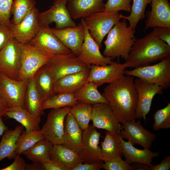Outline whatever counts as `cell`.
Returning <instances> with one entry per match:
<instances>
[{
    "instance_id": "obj_1",
    "label": "cell",
    "mask_w": 170,
    "mask_h": 170,
    "mask_svg": "<svg viewBox=\"0 0 170 170\" xmlns=\"http://www.w3.org/2000/svg\"><path fill=\"white\" fill-rule=\"evenodd\" d=\"M133 76L124 75L109 84L102 94L122 124L135 120L138 95Z\"/></svg>"
},
{
    "instance_id": "obj_2",
    "label": "cell",
    "mask_w": 170,
    "mask_h": 170,
    "mask_svg": "<svg viewBox=\"0 0 170 170\" xmlns=\"http://www.w3.org/2000/svg\"><path fill=\"white\" fill-rule=\"evenodd\" d=\"M170 57V46L158 37L155 29L137 39L125 63L127 67L134 68L150 65Z\"/></svg>"
},
{
    "instance_id": "obj_3",
    "label": "cell",
    "mask_w": 170,
    "mask_h": 170,
    "mask_svg": "<svg viewBox=\"0 0 170 170\" xmlns=\"http://www.w3.org/2000/svg\"><path fill=\"white\" fill-rule=\"evenodd\" d=\"M126 20L119 21L110 31L104 42L103 55L112 59L120 57L126 60L130 49L136 40L135 30L127 26Z\"/></svg>"
},
{
    "instance_id": "obj_4",
    "label": "cell",
    "mask_w": 170,
    "mask_h": 170,
    "mask_svg": "<svg viewBox=\"0 0 170 170\" xmlns=\"http://www.w3.org/2000/svg\"><path fill=\"white\" fill-rule=\"evenodd\" d=\"M125 74L167 89L170 86V57L153 65L125 70Z\"/></svg>"
},
{
    "instance_id": "obj_5",
    "label": "cell",
    "mask_w": 170,
    "mask_h": 170,
    "mask_svg": "<svg viewBox=\"0 0 170 170\" xmlns=\"http://www.w3.org/2000/svg\"><path fill=\"white\" fill-rule=\"evenodd\" d=\"M124 16L118 12L104 11L96 13L84 18L89 33L100 48L105 37Z\"/></svg>"
},
{
    "instance_id": "obj_6",
    "label": "cell",
    "mask_w": 170,
    "mask_h": 170,
    "mask_svg": "<svg viewBox=\"0 0 170 170\" xmlns=\"http://www.w3.org/2000/svg\"><path fill=\"white\" fill-rule=\"evenodd\" d=\"M45 65L55 82L65 76L82 71L90 67L72 52L52 56Z\"/></svg>"
},
{
    "instance_id": "obj_7",
    "label": "cell",
    "mask_w": 170,
    "mask_h": 170,
    "mask_svg": "<svg viewBox=\"0 0 170 170\" xmlns=\"http://www.w3.org/2000/svg\"><path fill=\"white\" fill-rule=\"evenodd\" d=\"M20 44L21 52V67L17 80L23 81L33 77L52 56L46 54L28 44Z\"/></svg>"
},
{
    "instance_id": "obj_8",
    "label": "cell",
    "mask_w": 170,
    "mask_h": 170,
    "mask_svg": "<svg viewBox=\"0 0 170 170\" xmlns=\"http://www.w3.org/2000/svg\"><path fill=\"white\" fill-rule=\"evenodd\" d=\"M20 43L14 37L0 50V72L17 80L21 67Z\"/></svg>"
},
{
    "instance_id": "obj_9",
    "label": "cell",
    "mask_w": 170,
    "mask_h": 170,
    "mask_svg": "<svg viewBox=\"0 0 170 170\" xmlns=\"http://www.w3.org/2000/svg\"><path fill=\"white\" fill-rule=\"evenodd\" d=\"M68 0H54L53 5L49 9L38 15L40 26H49L54 22V29H60L74 27L76 25L73 20L67 8Z\"/></svg>"
},
{
    "instance_id": "obj_10",
    "label": "cell",
    "mask_w": 170,
    "mask_h": 170,
    "mask_svg": "<svg viewBox=\"0 0 170 170\" xmlns=\"http://www.w3.org/2000/svg\"><path fill=\"white\" fill-rule=\"evenodd\" d=\"M71 108V107L67 106L52 109L48 115L41 131L45 139L53 145L63 143L64 120Z\"/></svg>"
},
{
    "instance_id": "obj_11",
    "label": "cell",
    "mask_w": 170,
    "mask_h": 170,
    "mask_svg": "<svg viewBox=\"0 0 170 170\" xmlns=\"http://www.w3.org/2000/svg\"><path fill=\"white\" fill-rule=\"evenodd\" d=\"M28 44L50 56L72 53L54 33L49 26H40L36 36Z\"/></svg>"
},
{
    "instance_id": "obj_12",
    "label": "cell",
    "mask_w": 170,
    "mask_h": 170,
    "mask_svg": "<svg viewBox=\"0 0 170 170\" xmlns=\"http://www.w3.org/2000/svg\"><path fill=\"white\" fill-rule=\"evenodd\" d=\"M134 81L138 95L135 118L146 121V115L150 111L153 99L156 94H162L164 89L160 86L138 78Z\"/></svg>"
},
{
    "instance_id": "obj_13",
    "label": "cell",
    "mask_w": 170,
    "mask_h": 170,
    "mask_svg": "<svg viewBox=\"0 0 170 170\" xmlns=\"http://www.w3.org/2000/svg\"><path fill=\"white\" fill-rule=\"evenodd\" d=\"M39 12L35 7L19 23L9 25L14 37L20 43L28 44L36 36L40 26L38 20Z\"/></svg>"
},
{
    "instance_id": "obj_14",
    "label": "cell",
    "mask_w": 170,
    "mask_h": 170,
    "mask_svg": "<svg viewBox=\"0 0 170 170\" xmlns=\"http://www.w3.org/2000/svg\"><path fill=\"white\" fill-rule=\"evenodd\" d=\"M101 133L92 125L83 130L81 150L79 153L82 163H92L102 161L101 150L99 146Z\"/></svg>"
},
{
    "instance_id": "obj_15",
    "label": "cell",
    "mask_w": 170,
    "mask_h": 170,
    "mask_svg": "<svg viewBox=\"0 0 170 170\" xmlns=\"http://www.w3.org/2000/svg\"><path fill=\"white\" fill-rule=\"evenodd\" d=\"M28 80L13 79L0 72V89L10 108L18 106L23 108Z\"/></svg>"
},
{
    "instance_id": "obj_16",
    "label": "cell",
    "mask_w": 170,
    "mask_h": 170,
    "mask_svg": "<svg viewBox=\"0 0 170 170\" xmlns=\"http://www.w3.org/2000/svg\"><path fill=\"white\" fill-rule=\"evenodd\" d=\"M81 22L85 31V38L78 57L88 66L94 65H104L110 64L114 61L111 58L104 56L100 52L99 47L90 35L84 18Z\"/></svg>"
},
{
    "instance_id": "obj_17",
    "label": "cell",
    "mask_w": 170,
    "mask_h": 170,
    "mask_svg": "<svg viewBox=\"0 0 170 170\" xmlns=\"http://www.w3.org/2000/svg\"><path fill=\"white\" fill-rule=\"evenodd\" d=\"M92 105L91 120L94 127L111 133H119L123 129L108 104Z\"/></svg>"
},
{
    "instance_id": "obj_18",
    "label": "cell",
    "mask_w": 170,
    "mask_h": 170,
    "mask_svg": "<svg viewBox=\"0 0 170 170\" xmlns=\"http://www.w3.org/2000/svg\"><path fill=\"white\" fill-rule=\"evenodd\" d=\"M126 68L125 63L114 62L104 65H91L87 82H92L98 87L105 83L110 84L123 76Z\"/></svg>"
},
{
    "instance_id": "obj_19",
    "label": "cell",
    "mask_w": 170,
    "mask_h": 170,
    "mask_svg": "<svg viewBox=\"0 0 170 170\" xmlns=\"http://www.w3.org/2000/svg\"><path fill=\"white\" fill-rule=\"evenodd\" d=\"M123 125V129L119 133L120 137L129 140L133 144H136L144 148L149 149L156 139V134L145 128L140 121H127Z\"/></svg>"
},
{
    "instance_id": "obj_20",
    "label": "cell",
    "mask_w": 170,
    "mask_h": 170,
    "mask_svg": "<svg viewBox=\"0 0 170 170\" xmlns=\"http://www.w3.org/2000/svg\"><path fill=\"white\" fill-rule=\"evenodd\" d=\"M151 10L146 13L144 30L149 28H170V3L169 0H151Z\"/></svg>"
},
{
    "instance_id": "obj_21",
    "label": "cell",
    "mask_w": 170,
    "mask_h": 170,
    "mask_svg": "<svg viewBox=\"0 0 170 170\" xmlns=\"http://www.w3.org/2000/svg\"><path fill=\"white\" fill-rule=\"evenodd\" d=\"M51 29L65 46L72 53L79 55L85 38L84 29L81 22L74 27Z\"/></svg>"
},
{
    "instance_id": "obj_22",
    "label": "cell",
    "mask_w": 170,
    "mask_h": 170,
    "mask_svg": "<svg viewBox=\"0 0 170 170\" xmlns=\"http://www.w3.org/2000/svg\"><path fill=\"white\" fill-rule=\"evenodd\" d=\"M104 0H68L67 8L72 19L85 18L104 11Z\"/></svg>"
},
{
    "instance_id": "obj_23",
    "label": "cell",
    "mask_w": 170,
    "mask_h": 170,
    "mask_svg": "<svg viewBox=\"0 0 170 170\" xmlns=\"http://www.w3.org/2000/svg\"><path fill=\"white\" fill-rule=\"evenodd\" d=\"M83 131L73 116L69 112L64 120L62 144L79 153L81 147Z\"/></svg>"
},
{
    "instance_id": "obj_24",
    "label": "cell",
    "mask_w": 170,
    "mask_h": 170,
    "mask_svg": "<svg viewBox=\"0 0 170 170\" xmlns=\"http://www.w3.org/2000/svg\"><path fill=\"white\" fill-rule=\"evenodd\" d=\"M120 139L123 155L125 161L130 164L137 162L150 166L152 165L153 158L159 155V152H152L149 149L144 148L142 150L137 149L133 146L130 141L126 142L120 136Z\"/></svg>"
},
{
    "instance_id": "obj_25",
    "label": "cell",
    "mask_w": 170,
    "mask_h": 170,
    "mask_svg": "<svg viewBox=\"0 0 170 170\" xmlns=\"http://www.w3.org/2000/svg\"><path fill=\"white\" fill-rule=\"evenodd\" d=\"M90 68L82 71L66 75L58 79L54 83L55 93L74 94L76 92L87 82Z\"/></svg>"
},
{
    "instance_id": "obj_26",
    "label": "cell",
    "mask_w": 170,
    "mask_h": 170,
    "mask_svg": "<svg viewBox=\"0 0 170 170\" xmlns=\"http://www.w3.org/2000/svg\"><path fill=\"white\" fill-rule=\"evenodd\" d=\"M51 160L57 162L65 170H71L82 162L79 153L62 144L53 145Z\"/></svg>"
},
{
    "instance_id": "obj_27",
    "label": "cell",
    "mask_w": 170,
    "mask_h": 170,
    "mask_svg": "<svg viewBox=\"0 0 170 170\" xmlns=\"http://www.w3.org/2000/svg\"><path fill=\"white\" fill-rule=\"evenodd\" d=\"M43 102L36 88L33 77L29 78L25 94L23 108L32 115L41 117L44 113L42 108Z\"/></svg>"
},
{
    "instance_id": "obj_28",
    "label": "cell",
    "mask_w": 170,
    "mask_h": 170,
    "mask_svg": "<svg viewBox=\"0 0 170 170\" xmlns=\"http://www.w3.org/2000/svg\"><path fill=\"white\" fill-rule=\"evenodd\" d=\"M106 135L101 143V160L104 162L122 158L123 153L121 146L119 133L105 132Z\"/></svg>"
},
{
    "instance_id": "obj_29",
    "label": "cell",
    "mask_w": 170,
    "mask_h": 170,
    "mask_svg": "<svg viewBox=\"0 0 170 170\" xmlns=\"http://www.w3.org/2000/svg\"><path fill=\"white\" fill-rule=\"evenodd\" d=\"M33 77L36 88L43 102L55 94L54 80L45 64L39 69Z\"/></svg>"
},
{
    "instance_id": "obj_30",
    "label": "cell",
    "mask_w": 170,
    "mask_h": 170,
    "mask_svg": "<svg viewBox=\"0 0 170 170\" xmlns=\"http://www.w3.org/2000/svg\"><path fill=\"white\" fill-rule=\"evenodd\" d=\"M24 129L22 125H18L13 130L8 129L4 132L0 142V161L6 157L14 159L16 143Z\"/></svg>"
},
{
    "instance_id": "obj_31",
    "label": "cell",
    "mask_w": 170,
    "mask_h": 170,
    "mask_svg": "<svg viewBox=\"0 0 170 170\" xmlns=\"http://www.w3.org/2000/svg\"><path fill=\"white\" fill-rule=\"evenodd\" d=\"M8 117L15 119L20 123L27 131L40 130L41 117L30 114L20 106L10 108L6 114Z\"/></svg>"
},
{
    "instance_id": "obj_32",
    "label": "cell",
    "mask_w": 170,
    "mask_h": 170,
    "mask_svg": "<svg viewBox=\"0 0 170 170\" xmlns=\"http://www.w3.org/2000/svg\"><path fill=\"white\" fill-rule=\"evenodd\" d=\"M53 146L51 142L45 139L38 141L21 154L33 162L43 163L51 160Z\"/></svg>"
},
{
    "instance_id": "obj_33",
    "label": "cell",
    "mask_w": 170,
    "mask_h": 170,
    "mask_svg": "<svg viewBox=\"0 0 170 170\" xmlns=\"http://www.w3.org/2000/svg\"><path fill=\"white\" fill-rule=\"evenodd\" d=\"M98 87L92 82H87L74 93L77 101L92 105L98 103L108 104V102L99 91Z\"/></svg>"
},
{
    "instance_id": "obj_34",
    "label": "cell",
    "mask_w": 170,
    "mask_h": 170,
    "mask_svg": "<svg viewBox=\"0 0 170 170\" xmlns=\"http://www.w3.org/2000/svg\"><path fill=\"white\" fill-rule=\"evenodd\" d=\"M79 101L74 97V93H57L51 96L43 102V110L51 109H58L65 107H72Z\"/></svg>"
},
{
    "instance_id": "obj_35",
    "label": "cell",
    "mask_w": 170,
    "mask_h": 170,
    "mask_svg": "<svg viewBox=\"0 0 170 170\" xmlns=\"http://www.w3.org/2000/svg\"><path fill=\"white\" fill-rule=\"evenodd\" d=\"M45 139L41 129L37 131H25L19 135L16 143L15 156L21 155L38 141Z\"/></svg>"
},
{
    "instance_id": "obj_36",
    "label": "cell",
    "mask_w": 170,
    "mask_h": 170,
    "mask_svg": "<svg viewBox=\"0 0 170 170\" xmlns=\"http://www.w3.org/2000/svg\"><path fill=\"white\" fill-rule=\"evenodd\" d=\"M92 106V105L79 102L71 107L70 112L83 130L88 128L91 120Z\"/></svg>"
},
{
    "instance_id": "obj_37",
    "label": "cell",
    "mask_w": 170,
    "mask_h": 170,
    "mask_svg": "<svg viewBox=\"0 0 170 170\" xmlns=\"http://www.w3.org/2000/svg\"><path fill=\"white\" fill-rule=\"evenodd\" d=\"M35 0H14L11 10L13 17L11 22L17 24L35 7Z\"/></svg>"
},
{
    "instance_id": "obj_38",
    "label": "cell",
    "mask_w": 170,
    "mask_h": 170,
    "mask_svg": "<svg viewBox=\"0 0 170 170\" xmlns=\"http://www.w3.org/2000/svg\"><path fill=\"white\" fill-rule=\"evenodd\" d=\"M151 2V0H133L130 14L128 16H124L123 18L129 22V26L132 29L135 30L139 21L144 19L146 7Z\"/></svg>"
},
{
    "instance_id": "obj_39",
    "label": "cell",
    "mask_w": 170,
    "mask_h": 170,
    "mask_svg": "<svg viewBox=\"0 0 170 170\" xmlns=\"http://www.w3.org/2000/svg\"><path fill=\"white\" fill-rule=\"evenodd\" d=\"M154 123L153 125V130L168 129L170 128V103L164 108L157 111L153 115Z\"/></svg>"
},
{
    "instance_id": "obj_40",
    "label": "cell",
    "mask_w": 170,
    "mask_h": 170,
    "mask_svg": "<svg viewBox=\"0 0 170 170\" xmlns=\"http://www.w3.org/2000/svg\"><path fill=\"white\" fill-rule=\"evenodd\" d=\"M131 1L132 0H107L105 4L104 11L116 13L123 10L130 13Z\"/></svg>"
},
{
    "instance_id": "obj_41",
    "label": "cell",
    "mask_w": 170,
    "mask_h": 170,
    "mask_svg": "<svg viewBox=\"0 0 170 170\" xmlns=\"http://www.w3.org/2000/svg\"><path fill=\"white\" fill-rule=\"evenodd\" d=\"M102 168L106 170H132L130 164L121 157L112 161L105 162Z\"/></svg>"
},
{
    "instance_id": "obj_42",
    "label": "cell",
    "mask_w": 170,
    "mask_h": 170,
    "mask_svg": "<svg viewBox=\"0 0 170 170\" xmlns=\"http://www.w3.org/2000/svg\"><path fill=\"white\" fill-rule=\"evenodd\" d=\"M14 0H0V20L2 22L9 25L11 10Z\"/></svg>"
},
{
    "instance_id": "obj_43",
    "label": "cell",
    "mask_w": 170,
    "mask_h": 170,
    "mask_svg": "<svg viewBox=\"0 0 170 170\" xmlns=\"http://www.w3.org/2000/svg\"><path fill=\"white\" fill-rule=\"evenodd\" d=\"M9 25L0 23V50L14 38Z\"/></svg>"
},
{
    "instance_id": "obj_44",
    "label": "cell",
    "mask_w": 170,
    "mask_h": 170,
    "mask_svg": "<svg viewBox=\"0 0 170 170\" xmlns=\"http://www.w3.org/2000/svg\"><path fill=\"white\" fill-rule=\"evenodd\" d=\"M103 163L102 161L92 163L80 162L71 170H100L102 168Z\"/></svg>"
},
{
    "instance_id": "obj_45",
    "label": "cell",
    "mask_w": 170,
    "mask_h": 170,
    "mask_svg": "<svg viewBox=\"0 0 170 170\" xmlns=\"http://www.w3.org/2000/svg\"><path fill=\"white\" fill-rule=\"evenodd\" d=\"M14 162L10 165L0 170H25L26 163L19 155L14 157Z\"/></svg>"
},
{
    "instance_id": "obj_46",
    "label": "cell",
    "mask_w": 170,
    "mask_h": 170,
    "mask_svg": "<svg viewBox=\"0 0 170 170\" xmlns=\"http://www.w3.org/2000/svg\"><path fill=\"white\" fill-rule=\"evenodd\" d=\"M154 29L159 38L170 46V28L156 27Z\"/></svg>"
},
{
    "instance_id": "obj_47",
    "label": "cell",
    "mask_w": 170,
    "mask_h": 170,
    "mask_svg": "<svg viewBox=\"0 0 170 170\" xmlns=\"http://www.w3.org/2000/svg\"><path fill=\"white\" fill-rule=\"evenodd\" d=\"M170 168V156H167L163 159L160 164L150 166L149 170H168Z\"/></svg>"
},
{
    "instance_id": "obj_48",
    "label": "cell",
    "mask_w": 170,
    "mask_h": 170,
    "mask_svg": "<svg viewBox=\"0 0 170 170\" xmlns=\"http://www.w3.org/2000/svg\"><path fill=\"white\" fill-rule=\"evenodd\" d=\"M43 170H65L57 162L50 160L42 163Z\"/></svg>"
},
{
    "instance_id": "obj_49",
    "label": "cell",
    "mask_w": 170,
    "mask_h": 170,
    "mask_svg": "<svg viewBox=\"0 0 170 170\" xmlns=\"http://www.w3.org/2000/svg\"><path fill=\"white\" fill-rule=\"evenodd\" d=\"M10 108L0 89V117L6 116Z\"/></svg>"
},
{
    "instance_id": "obj_50",
    "label": "cell",
    "mask_w": 170,
    "mask_h": 170,
    "mask_svg": "<svg viewBox=\"0 0 170 170\" xmlns=\"http://www.w3.org/2000/svg\"><path fill=\"white\" fill-rule=\"evenodd\" d=\"M25 170H43V168L42 163L33 162L32 164L26 163Z\"/></svg>"
},
{
    "instance_id": "obj_51",
    "label": "cell",
    "mask_w": 170,
    "mask_h": 170,
    "mask_svg": "<svg viewBox=\"0 0 170 170\" xmlns=\"http://www.w3.org/2000/svg\"><path fill=\"white\" fill-rule=\"evenodd\" d=\"M133 163L130 165L132 167V170H149V169L150 166L149 165L137 162Z\"/></svg>"
},
{
    "instance_id": "obj_52",
    "label": "cell",
    "mask_w": 170,
    "mask_h": 170,
    "mask_svg": "<svg viewBox=\"0 0 170 170\" xmlns=\"http://www.w3.org/2000/svg\"><path fill=\"white\" fill-rule=\"evenodd\" d=\"M8 127L5 125L3 120V117H0V137L3 135L4 132L8 129Z\"/></svg>"
},
{
    "instance_id": "obj_53",
    "label": "cell",
    "mask_w": 170,
    "mask_h": 170,
    "mask_svg": "<svg viewBox=\"0 0 170 170\" xmlns=\"http://www.w3.org/2000/svg\"><path fill=\"white\" fill-rule=\"evenodd\" d=\"M0 23H2V22L0 20Z\"/></svg>"
}]
</instances>
